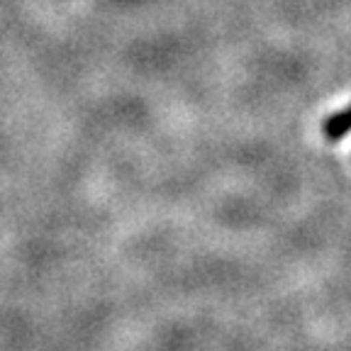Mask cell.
Segmentation results:
<instances>
[{
    "mask_svg": "<svg viewBox=\"0 0 351 351\" xmlns=\"http://www.w3.org/2000/svg\"><path fill=\"white\" fill-rule=\"evenodd\" d=\"M324 137L329 139V142H337V139H341L346 134V132L351 130V105L344 110V112H339V115H332L327 122H324Z\"/></svg>",
    "mask_w": 351,
    "mask_h": 351,
    "instance_id": "6da1fadb",
    "label": "cell"
}]
</instances>
